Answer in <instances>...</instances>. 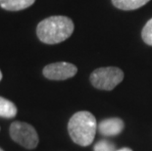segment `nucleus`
<instances>
[{
	"label": "nucleus",
	"mask_w": 152,
	"mask_h": 151,
	"mask_svg": "<svg viewBox=\"0 0 152 151\" xmlns=\"http://www.w3.org/2000/svg\"><path fill=\"white\" fill-rule=\"evenodd\" d=\"M75 25L66 16H51L37 25V35L41 42L57 44L65 41L72 35Z\"/></svg>",
	"instance_id": "1"
},
{
	"label": "nucleus",
	"mask_w": 152,
	"mask_h": 151,
	"mask_svg": "<svg viewBox=\"0 0 152 151\" xmlns=\"http://www.w3.org/2000/svg\"><path fill=\"white\" fill-rule=\"evenodd\" d=\"M96 119L88 111H79L71 117L68 123V131L75 143L88 146L94 140L97 131Z\"/></svg>",
	"instance_id": "2"
},
{
	"label": "nucleus",
	"mask_w": 152,
	"mask_h": 151,
	"mask_svg": "<svg viewBox=\"0 0 152 151\" xmlns=\"http://www.w3.org/2000/svg\"><path fill=\"white\" fill-rule=\"evenodd\" d=\"M89 80L95 88L112 90L124 80V73L117 67H104L93 71Z\"/></svg>",
	"instance_id": "3"
},
{
	"label": "nucleus",
	"mask_w": 152,
	"mask_h": 151,
	"mask_svg": "<svg viewBox=\"0 0 152 151\" xmlns=\"http://www.w3.org/2000/svg\"><path fill=\"white\" fill-rule=\"evenodd\" d=\"M9 133L15 142L27 149H34L39 141L35 128L24 122H13L9 128Z\"/></svg>",
	"instance_id": "4"
},
{
	"label": "nucleus",
	"mask_w": 152,
	"mask_h": 151,
	"mask_svg": "<svg viewBox=\"0 0 152 151\" xmlns=\"http://www.w3.org/2000/svg\"><path fill=\"white\" fill-rule=\"evenodd\" d=\"M77 73V68L72 63L57 62L46 65L42 70L43 76L51 81H65L73 78Z\"/></svg>",
	"instance_id": "5"
},
{
	"label": "nucleus",
	"mask_w": 152,
	"mask_h": 151,
	"mask_svg": "<svg viewBox=\"0 0 152 151\" xmlns=\"http://www.w3.org/2000/svg\"><path fill=\"white\" fill-rule=\"evenodd\" d=\"M124 122L120 118H109L98 124V131L103 136H118L124 130Z\"/></svg>",
	"instance_id": "6"
},
{
	"label": "nucleus",
	"mask_w": 152,
	"mask_h": 151,
	"mask_svg": "<svg viewBox=\"0 0 152 151\" xmlns=\"http://www.w3.org/2000/svg\"><path fill=\"white\" fill-rule=\"evenodd\" d=\"M35 0H0V6L7 11H21L28 8Z\"/></svg>",
	"instance_id": "7"
},
{
	"label": "nucleus",
	"mask_w": 152,
	"mask_h": 151,
	"mask_svg": "<svg viewBox=\"0 0 152 151\" xmlns=\"http://www.w3.org/2000/svg\"><path fill=\"white\" fill-rule=\"evenodd\" d=\"M149 1L150 0H112V3L120 10L131 11L142 7Z\"/></svg>",
	"instance_id": "8"
},
{
	"label": "nucleus",
	"mask_w": 152,
	"mask_h": 151,
	"mask_svg": "<svg viewBox=\"0 0 152 151\" xmlns=\"http://www.w3.org/2000/svg\"><path fill=\"white\" fill-rule=\"evenodd\" d=\"M17 107L12 101L0 96V117L11 119L17 115Z\"/></svg>",
	"instance_id": "9"
},
{
	"label": "nucleus",
	"mask_w": 152,
	"mask_h": 151,
	"mask_svg": "<svg viewBox=\"0 0 152 151\" xmlns=\"http://www.w3.org/2000/svg\"><path fill=\"white\" fill-rule=\"evenodd\" d=\"M141 37L147 45L152 46V18L147 22L142 28Z\"/></svg>",
	"instance_id": "10"
},
{
	"label": "nucleus",
	"mask_w": 152,
	"mask_h": 151,
	"mask_svg": "<svg viewBox=\"0 0 152 151\" xmlns=\"http://www.w3.org/2000/svg\"><path fill=\"white\" fill-rule=\"evenodd\" d=\"M94 151H117L115 145L108 140H100L94 145Z\"/></svg>",
	"instance_id": "11"
},
{
	"label": "nucleus",
	"mask_w": 152,
	"mask_h": 151,
	"mask_svg": "<svg viewBox=\"0 0 152 151\" xmlns=\"http://www.w3.org/2000/svg\"><path fill=\"white\" fill-rule=\"evenodd\" d=\"M117 151H132L131 148H129V147H123V148H121V149H119V150H117Z\"/></svg>",
	"instance_id": "12"
},
{
	"label": "nucleus",
	"mask_w": 152,
	"mask_h": 151,
	"mask_svg": "<svg viewBox=\"0 0 152 151\" xmlns=\"http://www.w3.org/2000/svg\"><path fill=\"white\" fill-rule=\"evenodd\" d=\"M2 77H3L2 72H1V71H0V81H1V80H2Z\"/></svg>",
	"instance_id": "13"
},
{
	"label": "nucleus",
	"mask_w": 152,
	"mask_h": 151,
	"mask_svg": "<svg viewBox=\"0 0 152 151\" xmlns=\"http://www.w3.org/2000/svg\"><path fill=\"white\" fill-rule=\"evenodd\" d=\"M0 151H4V150H3L2 148H0Z\"/></svg>",
	"instance_id": "14"
}]
</instances>
